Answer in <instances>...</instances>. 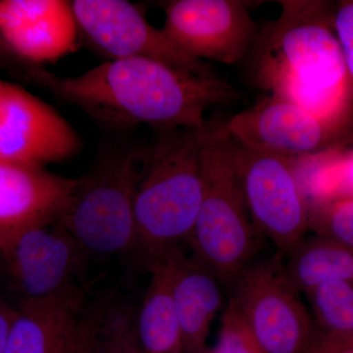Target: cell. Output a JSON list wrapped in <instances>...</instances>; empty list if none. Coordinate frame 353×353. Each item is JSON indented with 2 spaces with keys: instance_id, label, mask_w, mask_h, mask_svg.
Returning a JSON list of instances; mask_svg holds the SVG:
<instances>
[{
  "instance_id": "obj_1",
  "label": "cell",
  "mask_w": 353,
  "mask_h": 353,
  "mask_svg": "<svg viewBox=\"0 0 353 353\" xmlns=\"http://www.w3.org/2000/svg\"><path fill=\"white\" fill-rule=\"evenodd\" d=\"M31 83L102 124L148 125L157 131L201 129L208 109L238 99L236 90L217 77L190 75L145 58L108 60L75 77L39 67Z\"/></svg>"
},
{
  "instance_id": "obj_2",
  "label": "cell",
  "mask_w": 353,
  "mask_h": 353,
  "mask_svg": "<svg viewBox=\"0 0 353 353\" xmlns=\"http://www.w3.org/2000/svg\"><path fill=\"white\" fill-rule=\"evenodd\" d=\"M281 13L266 23L252 48L254 83L328 124L345 129L353 114L347 70L324 1L279 0Z\"/></svg>"
},
{
  "instance_id": "obj_3",
  "label": "cell",
  "mask_w": 353,
  "mask_h": 353,
  "mask_svg": "<svg viewBox=\"0 0 353 353\" xmlns=\"http://www.w3.org/2000/svg\"><path fill=\"white\" fill-rule=\"evenodd\" d=\"M206 126L159 130L145 148L134 216V250L143 254L146 265L189 243L203 196Z\"/></svg>"
},
{
  "instance_id": "obj_4",
  "label": "cell",
  "mask_w": 353,
  "mask_h": 353,
  "mask_svg": "<svg viewBox=\"0 0 353 353\" xmlns=\"http://www.w3.org/2000/svg\"><path fill=\"white\" fill-rule=\"evenodd\" d=\"M226 123L208 122L202 148L203 196L189 245L196 261L229 287L260 250L234 171Z\"/></svg>"
},
{
  "instance_id": "obj_5",
  "label": "cell",
  "mask_w": 353,
  "mask_h": 353,
  "mask_svg": "<svg viewBox=\"0 0 353 353\" xmlns=\"http://www.w3.org/2000/svg\"><path fill=\"white\" fill-rule=\"evenodd\" d=\"M145 148H106L75 187L59 221L85 254L109 256L136 250L134 196Z\"/></svg>"
},
{
  "instance_id": "obj_6",
  "label": "cell",
  "mask_w": 353,
  "mask_h": 353,
  "mask_svg": "<svg viewBox=\"0 0 353 353\" xmlns=\"http://www.w3.org/2000/svg\"><path fill=\"white\" fill-rule=\"evenodd\" d=\"M234 303L264 353H304L314 321L290 282L284 259L250 262L229 285Z\"/></svg>"
},
{
  "instance_id": "obj_7",
  "label": "cell",
  "mask_w": 353,
  "mask_h": 353,
  "mask_svg": "<svg viewBox=\"0 0 353 353\" xmlns=\"http://www.w3.org/2000/svg\"><path fill=\"white\" fill-rule=\"evenodd\" d=\"M232 160L246 208L261 236L284 259L305 238L309 210L294 175L292 158L254 150L232 138Z\"/></svg>"
},
{
  "instance_id": "obj_8",
  "label": "cell",
  "mask_w": 353,
  "mask_h": 353,
  "mask_svg": "<svg viewBox=\"0 0 353 353\" xmlns=\"http://www.w3.org/2000/svg\"><path fill=\"white\" fill-rule=\"evenodd\" d=\"M79 30L110 59L145 58L199 77H216L201 60L181 50L126 0L72 1Z\"/></svg>"
},
{
  "instance_id": "obj_9",
  "label": "cell",
  "mask_w": 353,
  "mask_h": 353,
  "mask_svg": "<svg viewBox=\"0 0 353 353\" xmlns=\"http://www.w3.org/2000/svg\"><path fill=\"white\" fill-rule=\"evenodd\" d=\"M81 146L75 129L52 106L0 79V163L46 167L73 157Z\"/></svg>"
},
{
  "instance_id": "obj_10",
  "label": "cell",
  "mask_w": 353,
  "mask_h": 353,
  "mask_svg": "<svg viewBox=\"0 0 353 353\" xmlns=\"http://www.w3.org/2000/svg\"><path fill=\"white\" fill-rule=\"evenodd\" d=\"M85 256L57 221L28 230L0 250V276L19 303L46 299L78 287L74 279Z\"/></svg>"
},
{
  "instance_id": "obj_11",
  "label": "cell",
  "mask_w": 353,
  "mask_h": 353,
  "mask_svg": "<svg viewBox=\"0 0 353 353\" xmlns=\"http://www.w3.org/2000/svg\"><path fill=\"white\" fill-rule=\"evenodd\" d=\"M164 11L167 38L201 61L236 63L257 34L245 2L239 0H173Z\"/></svg>"
},
{
  "instance_id": "obj_12",
  "label": "cell",
  "mask_w": 353,
  "mask_h": 353,
  "mask_svg": "<svg viewBox=\"0 0 353 353\" xmlns=\"http://www.w3.org/2000/svg\"><path fill=\"white\" fill-rule=\"evenodd\" d=\"M226 128L243 145L290 158L341 148L345 131L272 94L234 115Z\"/></svg>"
},
{
  "instance_id": "obj_13",
  "label": "cell",
  "mask_w": 353,
  "mask_h": 353,
  "mask_svg": "<svg viewBox=\"0 0 353 353\" xmlns=\"http://www.w3.org/2000/svg\"><path fill=\"white\" fill-rule=\"evenodd\" d=\"M72 1L0 0V39L22 61L43 66L78 48Z\"/></svg>"
},
{
  "instance_id": "obj_14",
  "label": "cell",
  "mask_w": 353,
  "mask_h": 353,
  "mask_svg": "<svg viewBox=\"0 0 353 353\" xmlns=\"http://www.w3.org/2000/svg\"><path fill=\"white\" fill-rule=\"evenodd\" d=\"M75 183L46 167L0 163V250L32 228L57 222Z\"/></svg>"
},
{
  "instance_id": "obj_15",
  "label": "cell",
  "mask_w": 353,
  "mask_h": 353,
  "mask_svg": "<svg viewBox=\"0 0 353 353\" xmlns=\"http://www.w3.org/2000/svg\"><path fill=\"white\" fill-rule=\"evenodd\" d=\"M85 304L80 288L20 301L4 353H58Z\"/></svg>"
},
{
  "instance_id": "obj_16",
  "label": "cell",
  "mask_w": 353,
  "mask_h": 353,
  "mask_svg": "<svg viewBox=\"0 0 353 353\" xmlns=\"http://www.w3.org/2000/svg\"><path fill=\"white\" fill-rule=\"evenodd\" d=\"M222 283L183 252L176 260L172 294L182 331L185 353H202L211 323L224 304Z\"/></svg>"
},
{
  "instance_id": "obj_17",
  "label": "cell",
  "mask_w": 353,
  "mask_h": 353,
  "mask_svg": "<svg viewBox=\"0 0 353 353\" xmlns=\"http://www.w3.org/2000/svg\"><path fill=\"white\" fill-rule=\"evenodd\" d=\"M182 252L176 248L148 265L152 280L137 317L143 353H185L172 294L176 260Z\"/></svg>"
},
{
  "instance_id": "obj_18",
  "label": "cell",
  "mask_w": 353,
  "mask_h": 353,
  "mask_svg": "<svg viewBox=\"0 0 353 353\" xmlns=\"http://www.w3.org/2000/svg\"><path fill=\"white\" fill-rule=\"evenodd\" d=\"M284 259L290 282L299 292L308 294L330 282L353 283V250L321 236L304 238Z\"/></svg>"
},
{
  "instance_id": "obj_19",
  "label": "cell",
  "mask_w": 353,
  "mask_h": 353,
  "mask_svg": "<svg viewBox=\"0 0 353 353\" xmlns=\"http://www.w3.org/2000/svg\"><path fill=\"white\" fill-rule=\"evenodd\" d=\"M343 148H330L316 154L292 158V167L299 190L309 210L340 199Z\"/></svg>"
},
{
  "instance_id": "obj_20",
  "label": "cell",
  "mask_w": 353,
  "mask_h": 353,
  "mask_svg": "<svg viewBox=\"0 0 353 353\" xmlns=\"http://www.w3.org/2000/svg\"><path fill=\"white\" fill-rule=\"evenodd\" d=\"M306 296L315 316V329L318 332L353 334V283H326Z\"/></svg>"
},
{
  "instance_id": "obj_21",
  "label": "cell",
  "mask_w": 353,
  "mask_h": 353,
  "mask_svg": "<svg viewBox=\"0 0 353 353\" xmlns=\"http://www.w3.org/2000/svg\"><path fill=\"white\" fill-rule=\"evenodd\" d=\"M137 317L124 303L99 305L94 352L143 353L139 340Z\"/></svg>"
},
{
  "instance_id": "obj_22",
  "label": "cell",
  "mask_w": 353,
  "mask_h": 353,
  "mask_svg": "<svg viewBox=\"0 0 353 353\" xmlns=\"http://www.w3.org/2000/svg\"><path fill=\"white\" fill-rule=\"evenodd\" d=\"M308 230L353 250V197L336 199L312 211Z\"/></svg>"
},
{
  "instance_id": "obj_23",
  "label": "cell",
  "mask_w": 353,
  "mask_h": 353,
  "mask_svg": "<svg viewBox=\"0 0 353 353\" xmlns=\"http://www.w3.org/2000/svg\"><path fill=\"white\" fill-rule=\"evenodd\" d=\"M211 353H264L232 301L221 316L219 338Z\"/></svg>"
},
{
  "instance_id": "obj_24",
  "label": "cell",
  "mask_w": 353,
  "mask_h": 353,
  "mask_svg": "<svg viewBox=\"0 0 353 353\" xmlns=\"http://www.w3.org/2000/svg\"><path fill=\"white\" fill-rule=\"evenodd\" d=\"M99 314V304H85L78 320L65 339L58 353L94 352Z\"/></svg>"
},
{
  "instance_id": "obj_25",
  "label": "cell",
  "mask_w": 353,
  "mask_h": 353,
  "mask_svg": "<svg viewBox=\"0 0 353 353\" xmlns=\"http://www.w3.org/2000/svg\"><path fill=\"white\" fill-rule=\"evenodd\" d=\"M334 31L340 43L353 103V0L341 1L334 13Z\"/></svg>"
},
{
  "instance_id": "obj_26",
  "label": "cell",
  "mask_w": 353,
  "mask_h": 353,
  "mask_svg": "<svg viewBox=\"0 0 353 353\" xmlns=\"http://www.w3.org/2000/svg\"><path fill=\"white\" fill-rule=\"evenodd\" d=\"M34 67V65L27 63L16 57L0 39V69L12 72L14 75L27 81Z\"/></svg>"
},
{
  "instance_id": "obj_27",
  "label": "cell",
  "mask_w": 353,
  "mask_h": 353,
  "mask_svg": "<svg viewBox=\"0 0 353 353\" xmlns=\"http://www.w3.org/2000/svg\"><path fill=\"white\" fill-rule=\"evenodd\" d=\"M16 315L17 308H13L3 297L0 296V353L6 352L9 334Z\"/></svg>"
},
{
  "instance_id": "obj_28",
  "label": "cell",
  "mask_w": 353,
  "mask_h": 353,
  "mask_svg": "<svg viewBox=\"0 0 353 353\" xmlns=\"http://www.w3.org/2000/svg\"><path fill=\"white\" fill-rule=\"evenodd\" d=\"M353 197V150L343 153L341 171L340 199Z\"/></svg>"
},
{
  "instance_id": "obj_29",
  "label": "cell",
  "mask_w": 353,
  "mask_h": 353,
  "mask_svg": "<svg viewBox=\"0 0 353 353\" xmlns=\"http://www.w3.org/2000/svg\"><path fill=\"white\" fill-rule=\"evenodd\" d=\"M314 340L336 347H347L353 350V334H330L321 333L315 329Z\"/></svg>"
},
{
  "instance_id": "obj_30",
  "label": "cell",
  "mask_w": 353,
  "mask_h": 353,
  "mask_svg": "<svg viewBox=\"0 0 353 353\" xmlns=\"http://www.w3.org/2000/svg\"><path fill=\"white\" fill-rule=\"evenodd\" d=\"M304 353H353V350L352 348L331 347V345H324L313 338L307 350Z\"/></svg>"
}]
</instances>
